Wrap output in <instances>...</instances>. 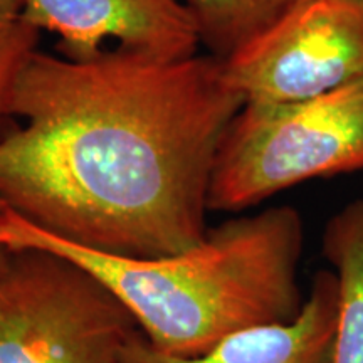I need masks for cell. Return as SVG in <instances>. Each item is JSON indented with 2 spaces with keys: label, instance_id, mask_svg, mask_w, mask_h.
Segmentation results:
<instances>
[{
  "label": "cell",
  "instance_id": "obj_1",
  "mask_svg": "<svg viewBox=\"0 0 363 363\" xmlns=\"http://www.w3.org/2000/svg\"><path fill=\"white\" fill-rule=\"evenodd\" d=\"M244 98L222 59L35 52L0 136V199L79 246L126 257L201 242L217 152Z\"/></svg>",
  "mask_w": 363,
  "mask_h": 363
},
{
  "label": "cell",
  "instance_id": "obj_2",
  "mask_svg": "<svg viewBox=\"0 0 363 363\" xmlns=\"http://www.w3.org/2000/svg\"><path fill=\"white\" fill-rule=\"evenodd\" d=\"M4 242L67 257L101 281L140 333L167 355L197 357L251 326L301 311L299 262L305 225L289 206L208 227L201 242L158 257H126L57 238L9 207Z\"/></svg>",
  "mask_w": 363,
  "mask_h": 363
},
{
  "label": "cell",
  "instance_id": "obj_3",
  "mask_svg": "<svg viewBox=\"0 0 363 363\" xmlns=\"http://www.w3.org/2000/svg\"><path fill=\"white\" fill-rule=\"evenodd\" d=\"M363 170V78L291 103H246L230 121L208 211L242 212L313 179Z\"/></svg>",
  "mask_w": 363,
  "mask_h": 363
},
{
  "label": "cell",
  "instance_id": "obj_4",
  "mask_svg": "<svg viewBox=\"0 0 363 363\" xmlns=\"http://www.w3.org/2000/svg\"><path fill=\"white\" fill-rule=\"evenodd\" d=\"M138 331L123 303L67 257L22 249L0 267V363H123Z\"/></svg>",
  "mask_w": 363,
  "mask_h": 363
},
{
  "label": "cell",
  "instance_id": "obj_5",
  "mask_svg": "<svg viewBox=\"0 0 363 363\" xmlns=\"http://www.w3.org/2000/svg\"><path fill=\"white\" fill-rule=\"evenodd\" d=\"M244 104L291 103L363 78V0H298L224 59Z\"/></svg>",
  "mask_w": 363,
  "mask_h": 363
},
{
  "label": "cell",
  "instance_id": "obj_6",
  "mask_svg": "<svg viewBox=\"0 0 363 363\" xmlns=\"http://www.w3.org/2000/svg\"><path fill=\"white\" fill-rule=\"evenodd\" d=\"M27 21L61 39L62 56L91 59L115 49L184 59L201 45L184 0H21Z\"/></svg>",
  "mask_w": 363,
  "mask_h": 363
},
{
  "label": "cell",
  "instance_id": "obj_7",
  "mask_svg": "<svg viewBox=\"0 0 363 363\" xmlns=\"http://www.w3.org/2000/svg\"><path fill=\"white\" fill-rule=\"evenodd\" d=\"M337 310V276L321 269L313 276L310 293L293 320L235 331L190 358L157 350L138 331L126 347L123 363H331Z\"/></svg>",
  "mask_w": 363,
  "mask_h": 363
},
{
  "label": "cell",
  "instance_id": "obj_8",
  "mask_svg": "<svg viewBox=\"0 0 363 363\" xmlns=\"http://www.w3.org/2000/svg\"><path fill=\"white\" fill-rule=\"evenodd\" d=\"M321 251L338 283L331 363H363V199L326 220Z\"/></svg>",
  "mask_w": 363,
  "mask_h": 363
},
{
  "label": "cell",
  "instance_id": "obj_9",
  "mask_svg": "<svg viewBox=\"0 0 363 363\" xmlns=\"http://www.w3.org/2000/svg\"><path fill=\"white\" fill-rule=\"evenodd\" d=\"M298 0H184L201 44L224 61L288 12Z\"/></svg>",
  "mask_w": 363,
  "mask_h": 363
},
{
  "label": "cell",
  "instance_id": "obj_10",
  "mask_svg": "<svg viewBox=\"0 0 363 363\" xmlns=\"http://www.w3.org/2000/svg\"><path fill=\"white\" fill-rule=\"evenodd\" d=\"M39 34L27 21L21 0H0V131L13 118V99L38 52Z\"/></svg>",
  "mask_w": 363,
  "mask_h": 363
},
{
  "label": "cell",
  "instance_id": "obj_11",
  "mask_svg": "<svg viewBox=\"0 0 363 363\" xmlns=\"http://www.w3.org/2000/svg\"><path fill=\"white\" fill-rule=\"evenodd\" d=\"M7 211H9V206L2 201V199H0V267L4 266V262H6L9 259V256L12 254V251L6 246V242H4V238H2L4 220H6Z\"/></svg>",
  "mask_w": 363,
  "mask_h": 363
}]
</instances>
